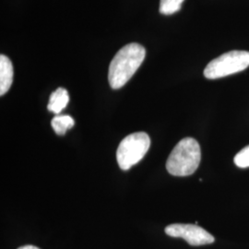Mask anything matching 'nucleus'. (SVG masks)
<instances>
[{"mask_svg": "<svg viewBox=\"0 0 249 249\" xmlns=\"http://www.w3.org/2000/svg\"><path fill=\"white\" fill-rule=\"evenodd\" d=\"M249 67V52L234 50L223 53L208 64L204 76L209 80L221 79L247 70Z\"/></svg>", "mask_w": 249, "mask_h": 249, "instance_id": "nucleus-4", "label": "nucleus"}, {"mask_svg": "<svg viewBox=\"0 0 249 249\" xmlns=\"http://www.w3.org/2000/svg\"><path fill=\"white\" fill-rule=\"evenodd\" d=\"M201 160L200 146L196 140H181L170 153L166 169L175 177H187L195 173Z\"/></svg>", "mask_w": 249, "mask_h": 249, "instance_id": "nucleus-2", "label": "nucleus"}, {"mask_svg": "<svg viewBox=\"0 0 249 249\" xmlns=\"http://www.w3.org/2000/svg\"><path fill=\"white\" fill-rule=\"evenodd\" d=\"M145 55V48L137 43L128 44L121 48L114 56L109 67L108 80L111 88H122L139 70Z\"/></svg>", "mask_w": 249, "mask_h": 249, "instance_id": "nucleus-1", "label": "nucleus"}, {"mask_svg": "<svg viewBox=\"0 0 249 249\" xmlns=\"http://www.w3.org/2000/svg\"><path fill=\"white\" fill-rule=\"evenodd\" d=\"M234 163L240 168L249 167V145L241 150L234 157Z\"/></svg>", "mask_w": 249, "mask_h": 249, "instance_id": "nucleus-10", "label": "nucleus"}, {"mask_svg": "<svg viewBox=\"0 0 249 249\" xmlns=\"http://www.w3.org/2000/svg\"><path fill=\"white\" fill-rule=\"evenodd\" d=\"M185 0H160V12L163 15H172L181 9Z\"/></svg>", "mask_w": 249, "mask_h": 249, "instance_id": "nucleus-9", "label": "nucleus"}, {"mask_svg": "<svg viewBox=\"0 0 249 249\" xmlns=\"http://www.w3.org/2000/svg\"><path fill=\"white\" fill-rule=\"evenodd\" d=\"M70 102L68 90L64 88H58L50 95L47 109L55 115H59Z\"/></svg>", "mask_w": 249, "mask_h": 249, "instance_id": "nucleus-7", "label": "nucleus"}, {"mask_svg": "<svg viewBox=\"0 0 249 249\" xmlns=\"http://www.w3.org/2000/svg\"><path fill=\"white\" fill-rule=\"evenodd\" d=\"M165 233L171 237L183 238L193 247L213 244L215 241L213 236L210 232L196 224H170L165 228Z\"/></svg>", "mask_w": 249, "mask_h": 249, "instance_id": "nucleus-5", "label": "nucleus"}, {"mask_svg": "<svg viewBox=\"0 0 249 249\" xmlns=\"http://www.w3.org/2000/svg\"><path fill=\"white\" fill-rule=\"evenodd\" d=\"M75 124L74 119L71 116H55L51 121L53 131L59 136L65 135L66 132L73 127Z\"/></svg>", "mask_w": 249, "mask_h": 249, "instance_id": "nucleus-8", "label": "nucleus"}, {"mask_svg": "<svg viewBox=\"0 0 249 249\" xmlns=\"http://www.w3.org/2000/svg\"><path fill=\"white\" fill-rule=\"evenodd\" d=\"M13 81V66L9 57L0 55V95L3 96L9 91Z\"/></svg>", "mask_w": 249, "mask_h": 249, "instance_id": "nucleus-6", "label": "nucleus"}, {"mask_svg": "<svg viewBox=\"0 0 249 249\" xmlns=\"http://www.w3.org/2000/svg\"><path fill=\"white\" fill-rule=\"evenodd\" d=\"M151 146V139L145 132H136L126 136L116 151V160L124 171L142 160Z\"/></svg>", "mask_w": 249, "mask_h": 249, "instance_id": "nucleus-3", "label": "nucleus"}, {"mask_svg": "<svg viewBox=\"0 0 249 249\" xmlns=\"http://www.w3.org/2000/svg\"><path fill=\"white\" fill-rule=\"evenodd\" d=\"M18 249H41L39 248H37L36 246H32V245H26V246H22L20 248H18Z\"/></svg>", "mask_w": 249, "mask_h": 249, "instance_id": "nucleus-11", "label": "nucleus"}]
</instances>
